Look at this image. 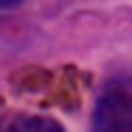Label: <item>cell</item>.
<instances>
[{"label":"cell","mask_w":132,"mask_h":132,"mask_svg":"<svg viewBox=\"0 0 132 132\" xmlns=\"http://www.w3.org/2000/svg\"><path fill=\"white\" fill-rule=\"evenodd\" d=\"M90 132H132V79L115 76L104 84L93 107Z\"/></svg>","instance_id":"1"},{"label":"cell","mask_w":132,"mask_h":132,"mask_svg":"<svg viewBox=\"0 0 132 132\" xmlns=\"http://www.w3.org/2000/svg\"><path fill=\"white\" fill-rule=\"evenodd\" d=\"M6 132H65V129L59 121H53L48 115H23V118H14Z\"/></svg>","instance_id":"2"},{"label":"cell","mask_w":132,"mask_h":132,"mask_svg":"<svg viewBox=\"0 0 132 132\" xmlns=\"http://www.w3.org/2000/svg\"><path fill=\"white\" fill-rule=\"evenodd\" d=\"M23 0H0V9H17Z\"/></svg>","instance_id":"3"}]
</instances>
